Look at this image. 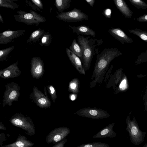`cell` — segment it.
<instances>
[{
	"label": "cell",
	"instance_id": "cell-1",
	"mask_svg": "<svg viewBox=\"0 0 147 147\" xmlns=\"http://www.w3.org/2000/svg\"><path fill=\"white\" fill-rule=\"evenodd\" d=\"M122 54L121 52L117 48H111L104 49L97 55L91 78L90 88H94L102 83L111 61Z\"/></svg>",
	"mask_w": 147,
	"mask_h": 147
},
{
	"label": "cell",
	"instance_id": "cell-2",
	"mask_svg": "<svg viewBox=\"0 0 147 147\" xmlns=\"http://www.w3.org/2000/svg\"><path fill=\"white\" fill-rule=\"evenodd\" d=\"M89 36L85 37L78 35L77 41L82 52L81 60L85 71L89 70L91 65L92 59L95 54L96 47L100 43V40L90 38Z\"/></svg>",
	"mask_w": 147,
	"mask_h": 147
},
{
	"label": "cell",
	"instance_id": "cell-3",
	"mask_svg": "<svg viewBox=\"0 0 147 147\" xmlns=\"http://www.w3.org/2000/svg\"><path fill=\"white\" fill-rule=\"evenodd\" d=\"M9 121L13 125L24 130L29 136H32L35 134L34 125L29 117H26L21 113H16L10 118Z\"/></svg>",
	"mask_w": 147,
	"mask_h": 147
},
{
	"label": "cell",
	"instance_id": "cell-4",
	"mask_svg": "<svg viewBox=\"0 0 147 147\" xmlns=\"http://www.w3.org/2000/svg\"><path fill=\"white\" fill-rule=\"evenodd\" d=\"M30 13L22 10L17 12V14L14 16V19L17 22L25 23L28 25H34L36 26L40 23L45 22L46 19L36 11L32 10Z\"/></svg>",
	"mask_w": 147,
	"mask_h": 147
},
{
	"label": "cell",
	"instance_id": "cell-5",
	"mask_svg": "<svg viewBox=\"0 0 147 147\" xmlns=\"http://www.w3.org/2000/svg\"><path fill=\"white\" fill-rule=\"evenodd\" d=\"M6 90L3 96L2 106L3 107L6 105L9 106L12 105L13 101L18 100L20 96V87L18 84L12 82L5 85Z\"/></svg>",
	"mask_w": 147,
	"mask_h": 147
},
{
	"label": "cell",
	"instance_id": "cell-6",
	"mask_svg": "<svg viewBox=\"0 0 147 147\" xmlns=\"http://www.w3.org/2000/svg\"><path fill=\"white\" fill-rule=\"evenodd\" d=\"M56 17L59 20L68 22H76L88 20V16L79 9L74 8L66 12H57Z\"/></svg>",
	"mask_w": 147,
	"mask_h": 147
},
{
	"label": "cell",
	"instance_id": "cell-7",
	"mask_svg": "<svg viewBox=\"0 0 147 147\" xmlns=\"http://www.w3.org/2000/svg\"><path fill=\"white\" fill-rule=\"evenodd\" d=\"M44 90L45 94L39 90L37 87L34 86L32 92L30 95L29 98L40 108H50L51 102L48 96L45 87Z\"/></svg>",
	"mask_w": 147,
	"mask_h": 147
},
{
	"label": "cell",
	"instance_id": "cell-8",
	"mask_svg": "<svg viewBox=\"0 0 147 147\" xmlns=\"http://www.w3.org/2000/svg\"><path fill=\"white\" fill-rule=\"evenodd\" d=\"M75 114L82 117L95 119H105L110 116L107 111L95 107L82 108L77 111Z\"/></svg>",
	"mask_w": 147,
	"mask_h": 147
},
{
	"label": "cell",
	"instance_id": "cell-9",
	"mask_svg": "<svg viewBox=\"0 0 147 147\" xmlns=\"http://www.w3.org/2000/svg\"><path fill=\"white\" fill-rule=\"evenodd\" d=\"M70 131V128L67 127L63 126L55 128L47 135L46 141L48 144H57L66 138Z\"/></svg>",
	"mask_w": 147,
	"mask_h": 147
},
{
	"label": "cell",
	"instance_id": "cell-10",
	"mask_svg": "<svg viewBox=\"0 0 147 147\" xmlns=\"http://www.w3.org/2000/svg\"><path fill=\"white\" fill-rule=\"evenodd\" d=\"M30 72L32 77L36 79L42 78L45 72L43 60L39 57H34L31 59Z\"/></svg>",
	"mask_w": 147,
	"mask_h": 147
},
{
	"label": "cell",
	"instance_id": "cell-11",
	"mask_svg": "<svg viewBox=\"0 0 147 147\" xmlns=\"http://www.w3.org/2000/svg\"><path fill=\"white\" fill-rule=\"evenodd\" d=\"M127 123L126 129L129 133L131 140L136 144L140 142L142 140L143 134L137 124L134 121L129 119L127 120Z\"/></svg>",
	"mask_w": 147,
	"mask_h": 147
},
{
	"label": "cell",
	"instance_id": "cell-12",
	"mask_svg": "<svg viewBox=\"0 0 147 147\" xmlns=\"http://www.w3.org/2000/svg\"><path fill=\"white\" fill-rule=\"evenodd\" d=\"M26 30H7L0 33V44L5 45L13 41L16 38L24 35Z\"/></svg>",
	"mask_w": 147,
	"mask_h": 147
},
{
	"label": "cell",
	"instance_id": "cell-13",
	"mask_svg": "<svg viewBox=\"0 0 147 147\" xmlns=\"http://www.w3.org/2000/svg\"><path fill=\"white\" fill-rule=\"evenodd\" d=\"M18 62H16L1 70L0 71V77L4 79H9L19 76L21 71L18 67Z\"/></svg>",
	"mask_w": 147,
	"mask_h": 147
},
{
	"label": "cell",
	"instance_id": "cell-14",
	"mask_svg": "<svg viewBox=\"0 0 147 147\" xmlns=\"http://www.w3.org/2000/svg\"><path fill=\"white\" fill-rule=\"evenodd\" d=\"M108 32L122 44H129L133 42L132 39L119 28H112L109 30Z\"/></svg>",
	"mask_w": 147,
	"mask_h": 147
},
{
	"label": "cell",
	"instance_id": "cell-15",
	"mask_svg": "<svg viewBox=\"0 0 147 147\" xmlns=\"http://www.w3.org/2000/svg\"><path fill=\"white\" fill-rule=\"evenodd\" d=\"M65 50L68 58L76 69L81 74L85 75L86 71L80 59L69 49L66 48Z\"/></svg>",
	"mask_w": 147,
	"mask_h": 147
},
{
	"label": "cell",
	"instance_id": "cell-16",
	"mask_svg": "<svg viewBox=\"0 0 147 147\" xmlns=\"http://www.w3.org/2000/svg\"><path fill=\"white\" fill-rule=\"evenodd\" d=\"M114 123L110 124L102 129L92 137L93 139L109 137L113 138L117 135L116 133L113 130Z\"/></svg>",
	"mask_w": 147,
	"mask_h": 147
},
{
	"label": "cell",
	"instance_id": "cell-17",
	"mask_svg": "<svg viewBox=\"0 0 147 147\" xmlns=\"http://www.w3.org/2000/svg\"><path fill=\"white\" fill-rule=\"evenodd\" d=\"M34 143L28 140L26 137L24 135L19 134L16 140L13 143L1 147H32Z\"/></svg>",
	"mask_w": 147,
	"mask_h": 147
},
{
	"label": "cell",
	"instance_id": "cell-18",
	"mask_svg": "<svg viewBox=\"0 0 147 147\" xmlns=\"http://www.w3.org/2000/svg\"><path fill=\"white\" fill-rule=\"evenodd\" d=\"M117 8L126 18H131L133 13L123 0H113Z\"/></svg>",
	"mask_w": 147,
	"mask_h": 147
},
{
	"label": "cell",
	"instance_id": "cell-19",
	"mask_svg": "<svg viewBox=\"0 0 147 147\" xmlns=\"http://www.w3.org/2000/svg\"><path fill=\"white\" fill-rule=\"evenodd\" d=\"M74 33H76L79 35L80 34L86 35H91L93 37H96V33L92 29L89 27L81 25L77 26L69 25Z\"/></svg>",
	"mask_w": 147,
	"mask_h": 147
},
{
	"label": "cell",
	"instance_id": "cell-20",
	"mask_svg": "<svg viewBox=\"0 0 147 147\" xmlns=\"http://www.w3.org/2000/svg\"><path fill=\"white\" fill-rule=\"evenodd\" d=\"M45 33V30L40 28L34 31L27 40V42L35 43L39 42Z\"/></svg>",
	"mask_w": 147,
	"mask_h": 147
},
{
	"label": "cell",
	"instance_id": "cell-21",
	"mask_svg": "<svg viewBox=\"0 0 147 147\" xmlns=\"http://www.w3.org/2000/svg\"><path fill=\"white\" fill-rule=\"evenodd\" d=\"M71 1L72 0H56L54 4L58 11L63 12L69 8Z\"/></svg>",
	"mask_w": 147,
	"mask_h": 147
},
{
	"label": "cell",
	"instance_id": "cell-22",
	"mask_svg": "<svg viewBox=\"0 0 147 147\" xmlns=\"http://www.w3.org/2000/svg\"><path fill=\"white\" fill-rule=\"evenodd\" d=\"M80 82L78 79L75 78L69 82L68 91L73 94L78 93L80 90Z\"/></svg>",
	"mask_w": 147,
	"mask_h": 147
},
{
	"label": "cell",
	"instance_id": "cell-23",
	"mask_svg": "<svg viewBox=\"0 0 147 147\" xmlns=\"http://www.w3.org/2000/svg\"><path fill=\"white\" fill-rule=\"evenodd\" d=\"M69 49L75 55L78 56L81 59L82 57V52L81 49L75 39L73 40Z\"/></svg>",
	"mask_w": 147,
	"mask_h": 147
},
{
	"label": "cell",
	"instance_id": "cell-24",
	"mask_svg": "<svg viewBox=\"0 0 147 147\" xmlns=\"http://www.w3.org/2000/svg\"><path fill=\"white\" fill-rule=\"evenodd\" d=\"M13 1L11 0H0V6L15 9L19 7V5Z\"/></svg>",
	"mask_w": 147,
	"mask_h": 147
},
{
	"label": "cell",
	"instance_id": "cell-25",
	"mask_svg": "<svg viewBox=\"0 0 147 147\" xmlns=\"http://www.w3.org/2000/svg\"><path fill=\"white\" fill-rule=\"evenodd\" d=\"M128 31L130 33L138 36L142 40L147 42V32L137 28L129 29Z\"/></svg>",
	"mask_w": 147,
	"mask_h": 147
},
{
	"label": "cell",
	"instance_id": "cell-26",
	"mask_svg": "<svg viewBox=\"0 0 147 147\" xmlns=\"http://www.w3.org/2000/svg\"><path fill=\"white\" fill-rule=\"evenodd\" d=\"M52 37L49 32H45L44 35L42 37L39 44L42 46H47L51 43Z\"/></svg>",
	"mask_w": 147,
	"mask_h": 147
},
{
	"label": "cell",
	"instance_id": "cell-27",
	"mask_svg": "<svg viewBox=\"0 0 147 147\" xmlns=\"http://www.w3.org/2000/svg\"><path fill=\"white\" fill-rule=\"evenodd\" d=\"M76 147H110L107 144L101 142H92L83 144Z\"/></svg>",
	"mask_w": 147,
	"mask_h": 147
},
{
	"label": "cell",
	"instance_id": "cell-28",
	"mask_svg": "<svg viewBox=\"0 0 147 147\" xmlns=\"http://www.w3.org/2000/svg\"><path fill=\"white\" fill-rule=\"evenodd\" d=\"M130 3L135 7L139 9H145L147 8V4L141 0H129Z\"/></svg>",
	"mask_w": 147,
	"mask_h": 147
},
{
	"label": "cell",
	"instance_id": "cell-29",
	"mask_svg": "<svg viewBox=\"0 0 147 147\" xmlns=\"http://www.w3.org/2000/svg\"><path fill=\"white\" fill-rule=\"evenodd\" d=\"M15 47L12 46L0 50V61L5 60L7 56L14 49Z\"/></svg>",
	"mask_w": 147,
	"mask_h": 147
},
{
	"label": "cell",
	"instance_id": "cell-30",
	"mask_svg": "<svg viewBox=\"0 0 147 147\" xmlns=\"http://www.w3.org/2000/svg\"><path fill=\"white\" fill-rule=\"evenodd\" d=\"M47 90L50 94L53 103L54 104L57 98L56 91L54 87L51 85H49L47 86Z\"/></svg>",
	"mask_w": 147,
	"mask_h": 147
},
{
	"label": "cell",
	"instance_id": "cell-31",
	"mask_svg": "<svg viewBox=\"0 0 147 147\" xmlns=\"http://www.w3.org/2000/svg\"><path fill=\"white\" fill-rule=\"evenodd\" d=\"M127 87V81L126 78L124 79L120 83L119 88L120 90H125Z\"/></svg>",
	"mask_w": 147,
	"mask_h": 147
},
{
	"label": "cell",
	"instance_id": "cell-32",
	"mask_svg": "<svg viewBox=\"0 0 147 147\" xmlns=\"http://www.w3.org/2000/svg\"><path fill=\"white\" fill-rule=\"evenodd\" d=\"M31 1L34 3V5L39 8V9H42L43 6L42 2L40 0H31Z\"/></svg>",
	"mask_w": 147,
	"mask_h": 147
},
{
	"label": "cell",
	"instance_id": "cell-33",
	"mask_svg": "<svg viewBox=\"0 0 147 147\" xmlns=\"http://www.w3.org/2000/svg\"><path fill=\"white\" fill-rule=\"evenodd\" d=\"M67 141V139L65 138L59 142L55 144L52 147H64Z\"/></svg>",
	"mask_w": 147,
	"mask_h": 147
},
{
	"label": "cell",
	"instance_id": "cell-34",
	"mask_svg": "<svg viewBox=\"0 0 147 147\" xmlns=\"http://www.w3.org/2000/svg\"><path fill=\"white\" fill-rule=\"evenodd\" d=\"M103 14L107 18H111V9L107 8L104 10Z\"/></svg>",
	"mask_w": 147,
	"mask_h": 147
},
{
	"label": "cell",
	"instance_id": "cell-35",
	"mask_svg": "<svg viewBox=\"0 0 147 147\" xmlns=\"http://www.w3.org/2000/svg\"><path fill=\"white\" fill-rule=\"evenodd\" d=\"M136 20L139 22H147V14H144L137 18Z\"/></svg>",
	"mask_w": 147,
	"mask_h": 147
},
{
	"label": "cell",
	"instance_id": "cell-36",
	"mask_svg": "<svg viewBox=\"0 0 147 147\" xmlns=\"http://www.w3.org/2000/svg\"><path fill=\"white\" fill-rule=\"evenodd\" d=\"M86 1L91 7H93L95 3V0H86Z\"/></svg>",
	"mask_w": 147,
	"mask_h": 147
},
{
	"label": "cell",
	"instance_id": "cell-37",
	"mask_svg": "<svg viewBox=\"0 0 147 147\" xmlns=\"http://www.w3.org/2000/svg\"><path fill=\"white\" fill-rule=\"evenodd\" d=\"M0 129L3 130H6V129L5 127L1 122L0 123Z\"/></svg>",
	"mask_w": 147,
	"mask_h": 147
},
{
	"label": "cell",
	"instance_id": "cell-38",
	"mask_svg": "<svg viewBox=\"0 0 147 147\" xmlns=\"http://www.w3.org/2000/svg\"><path fill=\"white\" fill-rule=\"evenodd\" d=\"M70 97V99L72 100H74V99H75V98H76L75 96H74L75 95L74 94H73Z\"/></svg>",
	"mask_w": 147,
	"mask_h": 147
},
{
	"label": "cell",
	"instance_id": "cell-39",
	"mask_svg": "<svg viewBox=\"0 0 147 147\" xmlns=\"http://www.w3.org/2000/svg\"><path fill=\"white\" fill-rule=\"evenodd\" d=\"M0 21L2 23H3L4 22L2 17L1 14H0Z\"/></svg>",
	"mask_w": 147,
	"mask_h": 147
},
{
	"label": "cell",
	"instance_id": "cell-40",
	"mask_svg": "<svg viewBox=\"0 0 147 147\" xmlns=\"http://www.w3.org/2000/svg\"><path fill=\"white\" fill-rule=\"evenodd\" d=\"M143 147H147V144H146Z\"/></svg>",
	"mask_w": 147,
	"mask_h": 147
}]
</instances>
